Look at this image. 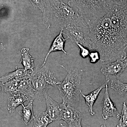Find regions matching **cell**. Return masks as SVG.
I'll use <instances>...</instances> for the list:
<instances>
[{
    "mask_svg": "<svg viewBox=\"0 0 127 127\" xmlns=\"http://www.w3.org/2000/svg\"><path fill=\"white\" fill-rule=\"evenodd\" d=\"M87 23L90 31V51L99 52L100 61L115 59L125 61L127 48V3L123 6L114 5L102 18Z\"/></svg>",
    "mask_w": 127,
    "mask_h": 127,
    "instance_id": "6da1fadb",
    "label": "cell"
},
{
    "mask_svg": "<svg viewBox=\"0 0 127 127\" xmlns=\"http://www.w3.org/2000/svg\"><path fill=\"white\" fill-rule=\"evenodd\" d=\"M42 22L47 29L60 30L69 26L88 27L86 22L70 5L58 0H45Z\"/></svg>",
    "mask_w": 127,
    "mask_h": 127,
    "instance_id": "7a4b0ae2",
    "label": "cell"
},
{
    "mask_svg": "<svg viewBox=\"0 0 127 127\" xmlns=\"http://www.w3.org/2000/svg\"><path fill=\"white\" fill-rule=\"evenodd\" d=\"M68 4L86 23L102 18L114 5L111 0H70Z\"/></svg>",
    "mask_w": 127,
    "mask_h": 127,
    "instance_id": "3957f363",
    "label": "cell"
},
{
    "mask_svg": "<svg viewBox=\"0 0 127 127\" xmlns=\"http://www.w3.org/2000/svg\"><path fill=\"white\" fill-rule=\"evenodd\" d=\"M62 67L67 72V74L63 81L57 86L59 90L63 102L66 104H74L80 99L81 91L80 85L83 71L75 68L68 70L64 66Z\"/></svg>",
    "mask_w": 127,
    "mask_h": 127,
    "instance_id": "277c9868",
    "label": "cell"
},
{
    "mask_svg": "<svg viewBox=\"0 0 127 127\" xmlns=\"http://www.w3.org/2000/svg\"><path fill=\"white\" fill-rule=\"evenodd\" d=\"M30 78L36 92L41 93L44 96L47 93L49 85L57 87L61 83L57 79L54 72L45 65L37 67L31 73Z\"/></svg>",
    "mask_w": 127,
    "mask_h": 127,
    "instance_id": "5b68a950",
    "label": "cell"
},
{
    "mask_svg": "<svg viewBox=\"0 0 127 127\" xmlns=\"http://www.w3.org/2000/svg\"><path fill=\"white\" fill-rule=\"evenodd\" d=\"M63 33L75 45L79 43L91 50V41L89 27L69 26L64 28Z\"/></svg>",
    "mask_w": 127,
    "mask_h": 127,
    "instance_id": "8992f818",
    "label": "cell"
},
{
    "mask_svg": "<svg viewBox=\"0 0 127 127\" xmlns=\"http://www.w3.org/2000/svg\"><path fill=\"white\" fill-rule=\"evenodd\" d=\"M127 67V62L118 59L113 62L103 65L100 71L105 76L106 82L108 83L113 79H117Z\"/></svg>",
    "mask_w": 127,
    "mask_h": 127,
    "instance_id": "52a82bcc",
    "label": "cell"
},
{
    "mask_svg": "<svg viewBox=\"0 0 127 127\" xmlns=\"http://www.w3.org/2000/svg\"><path fill=\"white\" fill-rule=\"evenodd\" d=\"M105 88V92L101 103L102 112V116L104 120H107L111 117L119 118L120 117V114L116 104L110 98L108 84Z\"/></svg>",
    "mask_w": 127,
    "mask_h": 127,
    "instance_id": "ba28073f",
    "label": "cell"
},
{
    "mask_svg": "<svg viewBox=\"0 0 127 127\" xmlns=\"http://www.w3.org/2000/svg\"><path fill=\"white\" fill-rule=\"evenodd\" d=\"M47 108L45 111L51 119L53 121L62 120L64 109L66 104L64 103H59L54 101L47 93L45 95Z\"/></svg>",
    "mask_w": 127,
    "mask_h": 127,
    "instance_id": "9c48e42d",
    "label": "cell"
},
{
    "mask_svg": "<svg viewBox=\"0 0 127 127\" xmlns=\"http://www.w3.org/2000/svg\"><path fill=\"white\" fill-rule=\"evenodd\" d=\"M82 113L71 105L66 104L64 109L62 120L67 123L68 127H82Z\"/></svg>",
    "mask_w": 127,
    "mask_h": 127,
    "instance_id": "30bf717a",
    "label": "cell"
},
{
    "mask_svg": "<svg viewBox=\"0 0 127 127\" xmlns=\"http://www.w3.org/2000/svg\"><path fill=\"white\" fill-rule=\"evenodd\" d=\"M31 73L20 79L16 94L25 95L29 98L35 97L36 91L30 78Z\"/></svg>",
    "mask_w": 127,
    "mask_h": 127,
    "instance_id": "8fae6325",
    "label": "cell"
},
{
    "mask_svg": "<svg viewBox=\"0 0 127 127\" xmlns=\"http://www.w3.org/2000/svg\"><path fill=\"white\" fill-rule=\"evenodd\" d=\"M63 30H61L60 33L58 34V35L57 36L56 38L54 39V40L52 43L50 47V49L45 58L44 61L42 65L41 66H43L45 65L48 56L51 53L55 52L62 51L64 52L65 55L68 54L64 50V45H65L66 41L67 39H68V37H67L65 39L64 37L63 33Z\"/></svg>",
    "mask_w": 127,
    "mask_h": 127,
    "instance_id": "7c38bea8",
    "label": "cell"
},
{
    "mask_svg": "<svg viewBox=\"0 0 127 127\" xmlns=\"http://www.w3.org/2000/svg\"><path fill=\"white\" fill-rule=\"evenodd\" d=\"M108 82H106L104 84L101 85L96 89L87 95H84L82 92V91H81V94L84 98L86 104L87 106H88L89 108V112L92 116H94L95 114V112L93 110V106L94 103L97 99L101 91L104 88L106 87V86L108 84Z\"/></svg>",
    "mask_w": 127,
    "mask_h": 127,
    "instance_id": "4fadbf2b",
    "label": "cell"
},
{
    "mask_svg": "<svg viewBox=\"0 0 127 127\" xmlns=\"http://www.w3.org/2000/svg\"><path fill=\"white\" fill-rule=\"evenodd\" d=\"M31 71H25L24 68H18L16 67V70L14 71L6 73L0 77V83L4 84L11 81L20 79L31 73Z\"/></svg>",
    "mask_w": 127,
    "mask_h": 127,
    "instance_id": "5bb4252c",
    "label": "cell"
},
{
    "mask_svg": "<svg viewBox=\"0 0 127 127\" xmlns=\"http://www.w3.org/2000/svg\"><path fill=\"white\" fill-rule=\"evenodd\" d=\"M29 98L27 96L21 94L11 95L7 100V108L9 113H12L19 106L22 105Z\"/></svg>",
    "mask_w": 127,
    "mask_h": 127,
    "instance_id": "9a60e30c",
    "label": "cell"
},
{
    "mask_svg": "<svg viewBox=\"0 0 127 127\" xmlns=\"http://www.w3.org/2000/svg\"><path fill=\"white\" fill-rule=\"evenodd\" d=\"M33 100H32L27 106L22 104L23 109L18 112L19 115L21 117L22 120L26 126L30 124L35 118L33 112Z\"/></svg>",
    "mask_w": 127,
    "mask_h": 127,
    "instance_id": "2e32d148",
    "label": "cell"
},
{
    "mask_svg": "<svg viewBox=\"0 0 127 127\" xmlns=\"http://www.w3.org/2000/svg\"><path fill=\"white\" fill-rule=\"evenodd\" d=\"M29 48L25 47L21 50L22 57L20 63L23 65L25 71H31L32 72L35 67L34 59L29 53Z\"/></svg>",
    "mask_w": 127,
    "mask_h": 127,
    "instance_id": "e0dca14e",
    "label": "cell"
},
{
    "mask_svg": "<svg viewBox=\"0 0 127 127\" xmlns=\"http://www.w3.org/2000/svg\"><path fill=\"white\" fill-rule=\"evenodd\" d=\"M52 122V120L45 112H40L35 116L32 127H47L48 124Z\"/></svg>",
    "mask_w": 127,
    "mask_h": 127,
    "instance_id": "ac0fdd59",
    "label": "cell"
},
{
    "mask_svg": "<svg viewBox=\"0 0 127 127\" xmlns=\"http://www.w3.org/2000/svg\"><path fill=\"white\" fill-rule=\"evenodd\" d=\"M20 79L14 80L4 84H0L2 92L11 95L16 94Z\"/></svg>",
    "mask_w": 127,
    "mask_h": 127,
    "instance_id": "d6986e66",
    "label": "cell"
},
{
    "mask_svg": "<svg viewBox=\"0 0 127 127\" xmlns=\"http://www.w3.org/2000/svg\"><path fill=\"white\" fill-rule=\"evenodd\" d=\"M111 88L119 95H123L127 92V83H124L117 79L111 81Z\"/></svg>",
    "mask_w": 127,
    "mask_h": 127,
    "instance_id": "ffe728a7",
    "label": "cell"
},
{
    "mask_svg": "<svg viewBox=\"0 0 127 127\" xmlns=\"http://www.w3.org/2000/svg\"><path fill=\"white\" fill-rule=\"evenodd\" d=\"M120 119L117 127H127V106L126 102L123 103L122 113L120 114Z\"/></svg>",
    "mask_w": 127,
    "mask_h": 127,
    "instance_id": "44dd1931",
    "label": "cell"
},
{
    "mask_svg": "<svg viewBox=\"0 0 127 127\" xmlns=\"http://www.w3.org/2000/svg\"><path fill=\"white\" fill-rule=\"evenodd\" d=\"M34 9H39L42 12L44 11L45 8V0H29Z\"/></svg>",
    "mask_w": 127,
    "mask_h": 127,
    "instance_id": "7402d4cb",
    "label": "cell"
},
{
    "mask_svg": "<svg viewBox=\"0 0 127 127\" xmlns=\"http://www.w3.org/2000/svg\"><path fill=\"white\" fill-rule=\"evenodd\" d=\"M89 57L90 62L92 64H95L100 61V57L99 52L96 51H91L89 53Z\"/></svg>",
    "mask_w": 127,
    "mask_h": 127,
    "instance_id": "603a6c76",
    "label": "cell"
},
{
    "mask_svg": "<svg viewBox=\"0 0 127 127\" xmlns=\"http://www.w3.org/2000/svg\"><path fill=\"white\" fill-rule=\"evenodd\" d=\"M76 45L79 47L80 50V56L82 58H86L89 56L91 52L89 49L79 43H77Z\"/></svg>",
    "mask_w": 127,
    "mask_h": 127,
    "instance_id": "cb8c5ba5",
    "label": "cell"
},
{
    "mask_svg": "<svg viewBox=\"0 0 127 127\" xmlns=\"http://www.w3.org/2000/svg\"><path fill=\"white\" fill-rule=\"evenodd\" d=\"M111 1L115 5L123 6L127 3V0H111Z\"/></svg>",
    "mask_w": 127,
    "mask_h": 127,
    "instance_id": "d4e9b609",
    "label": "cell"
},
{
    "mask_svg": "<svg viewBox=\"0 0 127 127\" xmlns=\"http://www.w3.org/2000/svg\"><path fill=\"white\" fill-rule=\"evenodd\" d=\"M4 45H3L2 43H1V42H0V52L2 50H4Z\"/></svg>",
    "mask_w": 127,
    "mask_h": 127,
    "instance_id": "484cf974",
    "label": "cell"
},
{
    "mask_svg": "<svg viewBox=\"0 0 127 127\" xmlns=\"http://www.w3.org/2000/svg\"><path fill=\"white\" fill-rule=\"evenodd\" d=\"M58 0L60 1H62V2H64V3H66V4H67L68 2L70 1V0Z\"/></svg>",
    "mask_w": 127,
    "mask_h": 127,
    "instance_id": "4316f807",
    "label": "cell"
},
{
    "mask_svg": "<svg viewBox=\"0 0 127 127\" xmlns=\"http://www.w3.org/2000/svg\"><path fill=\"white\" fill-rule=\"evenodd\" d=\"M60 127H68L66 126V125H65L63 124H60Z\"/></svg>",
    "mask_w": 127,
    "mask_h": 127,
    "instance_id": "83f0119b",
    "label": "cell"
},
{
    "mask_svg": "<svg viewBox=\"0 0 127 127\" xmlns=\"http://www.w3.org/2000/svg\"><path fill=\"white\" fill-rule=\"evenodd\" d=\"M100 127H107L106 126V123H105L104 125H102Z\"/></svg>",
    "mask_w": 127,
    "mask_h": 127,
    "instance_id": "f1b7e54d",
    "label": "cell"
},
{
    "mask_svg": "<svg viewBox=\"0 0 127 127\" xmlns=\"http://www.w3.org/2000/svg\"><path fill=\"white\" fill-rule=\"evenodd\" d=\"M3 7V5L0 4V10H1Z\"/></svg>",
    "mask_w": 127,
    "mask_h": 127,
    "instance_id": "f546056e",
    "label": "cell"
},
{
    "mask_svg": "<svg viewBox=\"0 0 127 127\" xmlns=\"http://www.w3.org/2000/svg\"><path fill=\"white\" fill-rule=\"evenodd\" d=\"M125 61L127 62V51L126 52V57L125 60Z\"/></svg>",
    "mask_w": 127,
    "mask_h": 127,
    "instance_id": "4dcf8cb0",
    "label": "cell"
},
{
    "mask_svg": "<svg viewBox=\"0 0 127 127\" xmlns=\"http://www.w3.org/2000/svg\"><path fill=\"white\" fill-rule=\"evenodd\" d=\"M1 89H0V91H1Z\"/></svg>",
    "mask_w": 127,
    "mask_h": 127,
    "instance_id": "1f68e13d",
    "label": "cell"
}]
</instances>
